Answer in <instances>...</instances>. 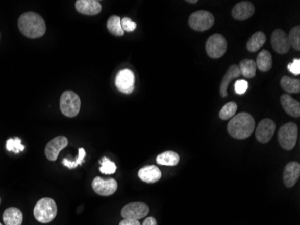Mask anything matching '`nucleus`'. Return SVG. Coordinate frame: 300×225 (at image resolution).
I'll list each match as a JSON object with an SVG mask.
<instances>
[{
  "label": "nucleus",
  "mask_w": 300,
  "mask_h": 225,
  "mask_svg": "<svg viewBox=\"0 0 300 225\" xmlns=\"http://www.w3.org/2000/svg\"><path fill=\"white\" fill-rule=\"evenodd\" d=\"M120 225H140L138 220H133V219H124L120 221Z\"/></svg>",
  "instance_id": "nucleus-35"
},
{
  "label": "nucleus",
  "mask_w": 300,
  "mask_h": 225,
  "mask_svg": "<svg viewBox=\"0 0 300 225\" xmlns=\"http://www.w3.org/2000/svg\"><path fill=\"white\" fill-rule=\"evenodd\" d=\"M0 225H2V224H1V223H0Z\"/></svg>",
  "instance_id": "nucleus-39"
},
{
  "label": "nucleus",
  "mask_w": 300,
  "mask_h": 225,
  "mask_svg": "<svg viewBox=\"0 0 300 225\" xmlns=\"http://www.w3.org/2000/svg\"><path fill=\"white\" fill-rule=\"evenodd\" d=\"M135 76L132 70H120L115 78V86L117 89L123 94H132L134 90Z\"/></svg>",
  "instance_id": "nucleus-8"
},
{
  "label": "nucleus",
  "mask_w": 300,
  "mask_h": 225,
  "mask_svg": "<svg viewBox=\"0 0 300 225\" xmlns=\"http://www.w3.org/2000/svg\"><path fill=\"white\" fill-rule=\"evenodd\" d=\"M228 42L226 38L221 34L211 35L206 42V52L212 59H218L223 56L227 52Z\"/></svg>",
  "instance_id": "nucleus-7"
},
{
  "label": "nucleus",
  "mask_w": 300,
  "mask_h": 225,
  "mask_svg": "<svg viewBox=\"0 0 300 225\" xmlns=\"http://www.w3.org/2000/svg\"><path fill=\"white\" fill-rule=\"evenodd\" d=\"M240 76V71H239V68L237 65H232L229 68V70L226 72L225 76L222 79V82L220 84V95H221L222 98L228 97V87H229V84L231 83L233 79H237Z\"/></svg>",
  "instance_id": "nucleus-18"
},
{
  "label": "nucleus",
  "mask_w": 300,
  "mask_h": 225,
  "mask_svg": "<svg viewBox=\"0 0 300 225\" xmlns=\"http://www.w3.org/2000/svg\"><path fill=\"white\" fill-rule=\"evenodd\" d=\"M68 141L65 136H57L46 145L45 155L51 162H55L60 151L68 146Z\"/></svg>",
  "instance_id": "nucleus-12"
},
{
  "label": "nucleus",
  "mask_w": 300,
  "mask_h": 225,
  "mask_svg": "<svg viewBox=\"0 0 300 225\" xmlns=\"http://www.w3.org/2000/svg\"><path fill=\"white\" fill-rule=\"evenodd\" d=\"M58 214V207L53 199L41 198L36 202L34 209L35 219L41 223H48L53 221Z\"/></svg>",
  "instance_id": "nucleus-3"
},
{
  "label": "nucleus",
  "mask_w": 300,
  "mask_h": 225,
  "mask_svg": "<svg viewBox=\"0 0 300 225\" xmlns=\"http://www.w3.org/2000/svg\"><path fill=\"white\" fill-rule=\"evenodd\" d=\"M142 225H158V222L154 217H148L144 221Z\"/></svg>",
  "instance_id": "nucleus-36"
},
{
  "label": "nucleus",
  "mask_w": 300,
  "mask_h": 225,
  "mask_svg": "<svg viewBox=\"0 0 300 225\" xmlns=\"http://www.w3.org/2000/svg\"><path fill=\"white\" fill-rule=\"evenodd\" d=\"M107 29L115 36H123L124 31L121 27V19L117 15L110 16L107 21Z\"/></svg>",
  "instance_id": "nucleus-26"
},
{
  "label": "nucleus",
  "mask_w": 300,
  "mask_h": 225,
  "mask_svg": "<svg viewBox=\"0 0 300 225\" xmlns=\"http://www.w3.org/2000/svg\"><path fill=\"white\" fill-rule=\"evenodd\" d=\"M0 204H1V198H0Z\"/></svg>",
  "instance_id": "nucleus-38"
},
{
  "label": "nucleus",
  "mask_w": 300,
  "mask_h": 225,
  "mask_svg": "<svg viewBox=\"0 0 300 225\" xmlns=\"http://www.w3.org/2000/svg\"><path fill=\"white\" fill-rule=\"evenodd\" d=\"M255 6L249 1H241L233 8L232 16L238 21H244L255 14Z\"/></svg>",
  "instance_id": "nucleus-14"
},
{
  "label": "nucleus",
  "mask_w": 300,
  "mask_h": 225,
  "mask_svg": "<svg viewBox=\"0 0 300 225\" xmlns=\"http://www.w3.org/2000/svg\"><path fill=\"white\" fill-rule=\"evenodd\" d=\"M255 129L254 117L248 112H240L232 117L228 125V131L233 138L246 139L251 136Z\"/></svg>",
  "instance_id": "nucleus-2"
},
{
  "label": "nucleus",
  "mask_w": 300,
  "mask_h": 225,
  "mask_svg": "<svg viewBox=\"0 0 300 225\" xmlns=\"http://www.w3.org/2000/svg\"><path fill=\"white\" fill-rule=\"evenodd\" d=\"M99 162L101 164V167L99 169L103 174L112 175V174H114V173L116 172L117 167L115 163L112 162V161H110L108 158L104 157Z\"/></svg>",
  "instance_id": "nucleus-29"
},
{
  "label": "nucleus",
  "mask_w": 300,
  "mask_h": 225,
  "mask_svg": "<svg viewBox=\"0 0 300 225\" xmlns=\"http://www.w3.org/2000/svg\"><path fill=\"white\" fill-rule=\"evenodd\" d=\"M0 37H1V35H0Z\"/></svg>",
  "instance_id": "nucleus-40"
},
{
  "label": "nucleus",
  "mask_w": 300,
  "mask_h": 225,
  "mask_svg": "<svg viewBox=\"0 0 300 225\" xmlns=\"http://www.w3.org/2000/svg\"><path fill=\"white\" fill-rule=\"evenodd\" d=\"M288 70L295 75H299L300 74V60L299 59H295L293 60L292 63L288 65Z\"/></svg>",
  "instance_id": "nucleus-34"
},
{
  "label": "nucleus",
  "mask_w": 300,
  "mask_h": 225,
  "mask_svg": "<svg viewBox=\"0 0 300 225\" xmlns=\"http://www.w3.org/2000/svg\"><path fill=\"white\" fill-rule=\"evenodd\" d=\"M179 162H180L179 155L172 150H168L159 154L157 157V162L159 165L177 166Z\"/></svg>",
  "instance_id": "nucleus-23"
},
{
  "label": "nucleus",
  "mask_w": 300,
  "mask_h": 225,
  "mask_svg": "<svg viewBox=\"0 0 300 225\" xmlns=\"http://www.w3.org/2000/svg\"><path fill=\"white\" fill-rule=\"evenodd\" d=\"M5 225H22L23 213L16 207H9L3 214Z\"/></svg>",
  "instance_id": "nucleus-20"
},
{
  "label": "nucleus",
  "mask_w": 300,
  "mask_h": 225,
  "mask_svg": "<svg viewBox=\"0 0 300 225\" xmlns=\"http://www.w3.org/2000/svg\"><path fill=\"white\" fill-rule=\"evenodd\" d=\"M256 67L262 72H268L272 67V56L269 51L263 50L260 52L256 59Z\"/></svg>",
  "instance_id": "nucleus-22"
},
{
  "label": "nucleus",
  "mask_w": 300,
  "mask_h": 225,
  "mask_svg": "<svg viewBox=\"0 0 300 225\" xmlns=\"http://www.w3.org/2000/svg\"><path fill=\"white\" fill-rule=\"evenodd\" d=\"M161 170L157 166L149 165L139 169V177L145 183L153 184L161 178Z\"/></svg>",
  "instance_id": "nucleus-17"
},
{
  "label": "nucleus",
  "mask_w": 300,
  "mask_h": 225,
  "mask_svg": "<svg viewBox=\"0 0 300 225\" xmlns=\"http://www.w3.org/2000/svg\"><path fill=\"white\" fill-rule=\"evenodd\" d=\"M149 213V207L144 202H130L121 210V216L124 219L138 220L146 217Z\"/></svg>",
  "instance_id": "nucleus-9"
},
{
  "label": "nucleus",
  "mask_w": 300,
  "mask_h": 225,
  "mask_svg": "<svg viewBox=\"0 0 300 225\" xmlns=\"http://www.w3.org/2000/svg\"><path fill=\"white\" fill-rule=\"evenodd\" d=\"M271 45L276 53L280 54L288 53L290 50L289 38L284 31L276 29L271 34Z\"/></svg>",
  "instance_id": "nucleus-13"
},
{
  "label": "nucleus",
  "mask_w": 300,
  "mask_h": 225,
  "mask_svg": "<svg viewBox=\"0 0 300 225\" xmlns=\"http://www.w3.org/2000/svg\"><path fill=\"white\" fill-rule=\"evenodd\" d=\"M248 89V82L244 79L237 80L235 84V92L237 95H244Z\"/></svg>",
  "instance_id": "nucleus-33"
},
{
  "label": "nucleus",
  "mask_w": 300,
  "mask_h": 225,
  "mask_svg": "<svg viewBox=\"0 0 300 225\" xmlns=\"http://www.w3.org/2000/svg\"><path fill=\"white\" fill-rule=\"evenodd\" d=\"M7 150L10 152L20 153L24 150V146L22 144L21 139L18 137H15V139H8L7 141Z\"/></svg>",
  "instance_id": "nucleus-31"
},
{
  "label": "nucleus",
  "mask_w": 300,
  "mask_h": 225,
  "mask_svg": "<svg viewBox=\"0 0 300 225\" xmlns=\"http://www.w3.org/2000/svg\"><path fill=\"white\" fill-rule=\"evenodd\" d=\"M215 22L214 15L209 11L199 10L192 13L189 17V25L193 30L204 32L213 27Z\"/></svg>",
  "instance_id": "nucleus-6"
},
{
  "label": "nucleus",
  "mask_w": 300,
  "mask_h": 225,
  "mask_svg": "<svg viewBox=\"0 0 300 225\" xmlns=\"http://www.w3.org/2000/svg\"><path fill=\"white\" fill-rule=\"evenodd\" d=\"M281 85L288 93L297 94L300 92V80L298 79H292L288 76H284L281 80Z\"/></svg>",
  "instance_id": "nucleus-25"
},
{
  "label": "nucleus",
  "mask_w": 300,
  "mask_h": 225,
  "mask_svg": "<svg viewBox=\"0 0 300 225\" xmlns=\"http://www.w3.org/2000/svg\"><path fill=\"white\" fill-rule=\"evenodd\" d=\"M281 103H282V107L284 109V111L290 117H299V102L295 100L289 95L283 94L281 97Z\"/></svg>",
  "instance_id": "nucleus-19"
},
{
  "label": "nucleus",
  "mask_w": 300,
  "mask_h": 225,
  "mask_svg": "<svg viewBox=\"0 0 300 225\" xmlns=\"http://www.w3.org/2000/svg\"><path fill=\"white\" fill-rule=\"evenodd\" d=\"M86 155H87L86 150H84L83 148H80V149H79V156H78L76 161H70L68 159H63L62 160V164L65 167H67L68 169H76L78 166L81 165L84 162V159L86 157Z\"/></svg>",
  "instance_id": "nucleus-28"
},
{
  "label": "nucleus",
  "mask_w": 300,
  "mask_h": 225,
  "mask_svg": "<svg viewBox=\"0 0 300 225\" xmlns=\"http://www.w3.org/2000/svg\"><path fill=\"white\" fill-rule=\"evenodd\" d=\"M92 188L97 195L109 196L116 192L118 185L114 178L105 180L100 176H96L92 182Z\"/></svg>",
  "instance_id": "nucleus-10"
},
{
  "label": "nucleus",
  "mask_w": 300,
  "mask_h": 225,
  "mask_svg": "<svg viewBox=\"0 0 300 225\" xmlns=\"http://www.w3.org/2000/svg\"><path fill=\"white\" fill-rule=\"evenodd\" d=\"M239 71H240L241 75L244 76L247 79H252L255 77L256 74V63L255 60H249V59H244L241 60L239 64Z\"/></svg>",
  "instance_id": "nucleus-24"
},
{
  "label": "nucleus",
  "mask_w": 300,
  "mask_h": 225,
  "mask_svg": "<svg viewBox=\"0 0 300 225\" xmlns=\"http://www.w3.org/2000/svg\"><path fill=\"white\" fill-rule=\"evenodd\" d=\"M300 176V164L298 162H289L286 166L283 172V181L287 188H292L295 186Z\"/></svg>",
  "instance_id": "nucleus-16"
},
{
  "label": "nucleus",
  "mask_w": 300,
  "mask_h": 225,
  "mask_svg": "<svg viewBox=\"0 0 300 225\" xmlns=\"http://www.w3.org/2000/svg\"><path fill=\"white\" fill-rule=\"evenodd\" d=\"M266 42V36L263 32H256L252 35V37L248 40L246 43V48L249 52L255 53L259 51L263 47V44Z\"/></svg>",
  "instance_id": "nucleus-21"
},
{
  "label": "nucleus",
  "mask_w": 300,
  "mask_h": 225,
  "mask_svg": "<svg viewBox=\"0 0 300 225\" xmlns=\"http://www.w3.org/2000/svg\"><path fill=\"white\" fill-rule=\"evenodd\" d=\"M121 27H122V30L125 32H133L135 30L136 27H137V24L133 22L132 19L129 18V17H124L121 20Z\"/></svg>",
  "instance_id": "nucleus-32"
},
{
  "label": "nucleus",
  "mask_w": 300,
  "mask_h": 225,
  "mask_svg": "<svg viewBox=\"0 0 300 225\" xmlns=\"http://www.w3.org/2000/svg\"><path fill=\"white\" fill-rule=\"evenodd\" d=\"M237 111V104L235 102L227 103L219 111V117L222 120H229L235 117Z\"/></svg>",
  "instance_id": "nucleus-27"
},
{
  "label": "nucleus",
  "mask_w": 300,
  "mask_h": 225,
  "mask_svg": "<svg viewBox=\"0 0 300 225\" xmlns=\"http://www.w3.org/2000/svg\"><path fill=\"white\" fill-rule=\"evenodd\" d=\"M20 32L30 39H37L45 34L46 25L41 15L34 12H27L18 19Z\"/></svg>",
  "instance_id": "nucleus-1"
},
{
  "label": "nucleus",
  "mask_w": 300,
  "mask_h": 225,
  "mask_svg": "<svg viewBox=\"0 0 300 225\" xmlns=\"http://www.w3.org/2000/svg\"><path fill=\"white\" fill-rule=\"evenodd\" d=\"M297 135V125L294 123H287L282 125L278 132V141L284 150H291L296 145Z\"/></svg>",
  "instance_id": "nucleus-5"
},
{
  "label": "nucleus",
  "mask_w": 300,
  "mask_h": 225,
  "mask_svg": "<svg viewBox=\"0 0 300 225\" xmlns=\"http://www.w3.org/2000/svg\"><path fill=\"white\" fill-rule=\"evenodd\" d=\"M77 11L86 15H98L102 11V5L97 0H78L76 2Z\"/></svg>",
  "instance_id": "nucleus-15"
},
{
  "label": "nucleus",
  "mask_w": 300,
  "mask_h": 225,
  "mask_svg": "<svg viewBox=\"0 0 300 225\" xmlns=\"http://www.w3.org/2000/svg\"><path fill=\"white\" fill-rule=\"evenodd\" d=\"M188 3H191V4H194V3H197L198 1L197 0H188Z\"/></svg>",
  "instance_id": "nucleus-37"
},
{
  "label": "nucleus",
  "mask_w": 300,
  "mask_h": 225,
  "mask_svg": "<svg viewBox=\"0 0 300 225\" xmlns=\"http://www.w3.org/2000/svg\"><path fill=\"white\" fill-rule=\"evenodd\" d=\"M275 129H276V125L273 121L269 118L263 119L260 122L258 126L256 128V131H255L256 139L258 140L260 143H269L273 136Z\"/></svg>",
  "instance_id": "nucleus-11"
},
{
  "label": "nucleus",
  "mask_w": 300,
  "mask_h": 225,
  "mask_svg": "<svg viewBox=\"0 0 300 225\" xmlns=\"http://www.w3.org/2000/svg\"><path fill=\"white\" fill-rule=\"evenodd\" d=\"M289 44L290 47H293L296 51L300 50V27H293L289 32Z\"/></svg>",
  "instance_id": "nucleus-30"
},
{
  "label": "nucleus",
  "mask_w": 300,
  "mask_h": 225,
  "mask_svg": "<svg viewBox=\"0 0 300 225\" xmlns=\"http://www.w3.org/2000/svg\"><path fill=\"white\" fill-rule=\"evenodd\" d=\"M60 111L65 117H75L79 115L81 100L79 95L71 90H67L60 97Z\"/></svg>",
  "instance_id": "nucleus-4"
}]
</instances>
